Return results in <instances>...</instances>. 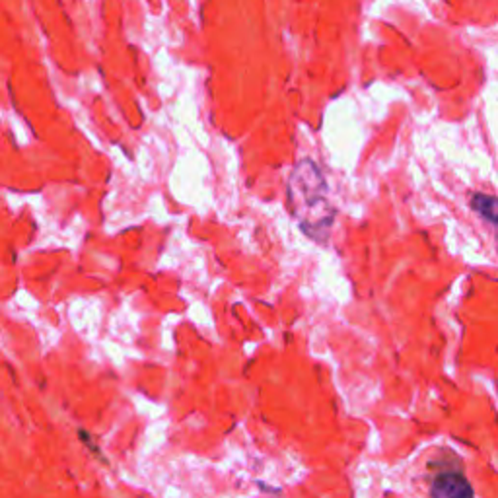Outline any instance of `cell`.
Listing matches in <instances>:
<instances>
[{
    "label": "cell",
    "instance_id": "1",
    "mask_svg": "<svg viewBox=\"0 0 498 498\" xmlns=\"http://www.w3.org/2000/svg\"><path fill=\"white\" fill-rule=\"evenodd\" d=\"M289 205L302 230L314 240H325L333 224L327 183L312 160H302L289 180Z\"/></svg>",
    "mask_w": 498,
    "mask_h": 498
},
{
    "label": "cell",
    "instance_id": "2",
    "mask_svg": "<svg viewBox=\"0 0 498 498\" xmlns=\"http://www.w3.org/2000/svg\"><path fill=\"white\" fill-rule=\"evenodd\" d=\"M432 496H471L473 489L467 479L456 471H442L432 483Z\"/></svg>",
    "mask_w": 498,
    "mask_h": 498
},
{
    "label": "cell",
    "instance_id": "3",
    "mask_svg": "<svg viewBox=\"0 0 498 498\" xmlns=\"http://www.w3.org/2000/svg\"><path fill=\"white\" fill-rule=\"evenodd\" d=\"M471 207L498 232V197L477 193L471 199Z\"/></svg>",
    "mask_w": 498,
    "mask_h": 498
}]
</instances>
